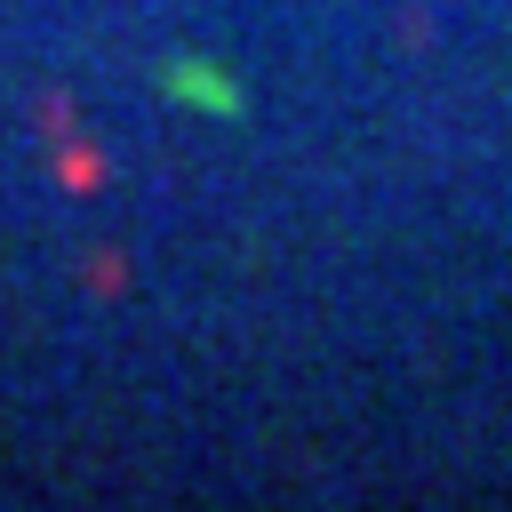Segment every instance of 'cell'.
I'll use <instances>...</instances> for the list:
<instances>
[{"label": "cell", "instance_id": "6da1fadb", "mask_svg": "<svg viewBox=\"0 0 512 512\" xmlns=\"http://www.w3.org/2000/svg\"><path fill=\"white\" fill-rule=\"evenodd\" d=\"M168 88H192L184 104H216V112H240V96H232V80H208V72H184V64H176V72H168Z\"/></svg>", "mask_w": 512, "mask_h": 512}]
</instances>
